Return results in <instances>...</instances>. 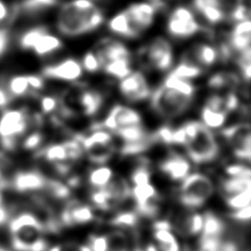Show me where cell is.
<instances>
[{
	"label": "cell",
	"instance_id": "9a60e30c",
	"mask_svg": "<svg viewBox=\"0 0 251 251\" xmlns=\"http://www.w3.org/2000/svg\"><path fill=\"white\" fill-rule=\"evenodd\" d=\"M159 9L160 7L148 0L131 3L126 11L135 28L142 34L154 24Z\"/></svg>",
	"mask_w": 251,
	"mask_h": 251
},
{
	"label": "cell",
	"instance_id": "ac0fdd59",
	"mask_svg": "<svg viewBox=\"0 0 251 251\" xmlns=\"http://www.w3.org/2000/svg\"><path fill=\"white\" fill-rule=\"evenodd\" d=\"M185 54L203 69L213 67L223 59L221 48L210 42L196 43Z\"/></svg>",
	"mask_w": 251,
	"mask_h": 251
},
{
	"label": "cell",
	"instance_id": "30bf717a",
	"mask_svg": "<svg viewBox=\"0 0 251 251\" xmlns=\"http://www.w3.org/2000/svg\"><path fill=\"white\" fill-rule=\"evenodd\" d=\"M145 65L157 72L170 71L175 62V51L169 39L157 36L145 45L141 50Z\"/></svg>",
	"mask_w": 251,
	"mask_h": 251
},
{
	"label": "cell",
	"instance_id": "bcb514c9",
	"mask_svg": "<svg viewBox=\"0 0 251 251\" xmlns=\"http://www.w3.org/2000/svg\"><path fill=\"white\" fill-rule=\"evenodd\" d=\"M11 34L7 27H0V58L6 53L10 45Z\"/></svg>",
	"mask_w": 251,
	"mask_h": 251
},
{
	"label": "cell",
	"instance_id": "7c38bea8",
	"mask_svg": "<svg viewBox=\"0 0 251 251\" xmlns=\"http://www.w3.org/2000/svg\"><path fill=\"white\" fill-rule=\"evenodd\" d=\"M41 75L45 78L68 83H76L82 78L84 71L79 60L67 57L44 66L41 70Z\"/></svg>",
	"mask_w": 251,
	"mask_h": 251
},
{
	"label": "cell",
	"instance_id": "d6986e66",
	"mask_svg": "<svg viewBox=\"0 0 251 251\" xmlns=\"http://www.w3.org/2000/svg\"><path fill=\"white\" fill-rule=\"evenodd\" d=\"M107 28L116 36L126 39H135L141 35L130 21L126 9L118 12L108 20Z\"/></svg>",
	"mask_w": 251,
	"mask_h": 251
},
{
	"label": "cell",
	"instance_id": "f5cc1de1",
	"mask_svg": "<svg viewBox=\"0 0 251 251\" xmlns=\"http://www.w3.org/2000/svg\"><path fill=\"white\" fill-rule=\"evenodd\" d=\"M49 251H61V249H60V247H53Z\"/></svg>",
	"mask_w": 251,
	"mask_h": 251
},
{
	"label": "cell",
	"instance_id": "f6af8a7d",
	"mask_svg": "<svg viewBox=\"0 0 251 251\" xmlns=\"http://www.w3.org/2000/svg\"><path fill=\"white\" fill-rule=\"evenodd\" d=\"M88 246L91 251H107V235H93Z\"/></svg>",
	"mask_w": 251,
	"mask_h": 251
},
{
	"label": "cell",
	"instance_id": "8d00e7d4",
	"mask_svg": "<svg viewBox=\"0 0 251 251\" xmlns=\"http://www.w3.org/2000/svg\"><path fill=\"white\" fill-rule=\"evenodd\" d=\"M107 251H128V239L124 232H111L107 235Z\"/></svg>",
	"mask_w": 251,
	"mask_h": 251
},
{
	"label": "cell",
	"instance_id": "60d3db41",
	"mask_svg": "<svg viewBox=\"0 0 251 251\" xmlns=\"http://www.w3.org/2000/svg\"><path fill=\"white\" fill-rule=\"evenodd\" d=\"M229 217L233 221H236L239 223L251 222V204H249L245 207H242L240 209L231 210Z\"/></svg>",
	"mask_w": 251,
	"mask_h": 251
},
{
	"label": "cell",
	"instance_id": "cb8c5ba5",
	"mask_svg": "<svg viewBox=\"0 0 251 251\" xmlns=\"http://www.w3.org/2000/svg\"><path fill=\"white\" fill-rule=\"evenodd\" d=\"M58 0H21L12 8V18L16 19L20 15H36L56 6Z\"/></svg>",
	"mask_w": 251,
	"mask_h": 251
},
{
	"label": "cell",
	"instance_id": "9c48e42d",
	"mask_svg": "<svg viewBox=\"0 0 251 251\" xmlns=\"http://www.w3.org/2000/svg\"><path fill=\"white\" fill-rule=\"evenodd\" d=\"M168 34L176 39L190 38L202 30V26L192 9L179 5L169 14L166 22Z\"/></svg>",
	"mask_w": 251,
	"mask_h": 251
},
{
	"label": "cell",
	"instance_id": "8fae6325",
	"mask_svg": "<svg viewBox=\"0 0 251 251\" xmlns=\"http://www.w3.org/2000/svg\"><path fill=\"white\" fill-rule=\"evenodd\" d=\"M118 89L122 97L131 103L149 100L152 93L145 74L138 70H133L129 75L120 79Z\"/></svg>",
	"mask_w": 251,
	"mask_h": 251
},
{
	"label": "cell",
	"instance_id": "ab89813d",
	"mask_svg": "<svg viewBox=\"0 0 251 251\" xmlns=\"http://www.w3.org/2000/svg\"><path fill=\"white\" fill-rule=\"evenodd\" d=\"M150 179H151V172L146 163L139 165L131 174L132 185L147 183V182H150Z\"/></svg>",
	"mask_w": 251,
	"mask_h": 251
},
{
	"label": "cell",
	"instance_id": "d6a6232c",
	"mask_svg": "<svg viewBox=\"0 0 251 251\" xmlns=\"http://www.w3.org/2000/svg\"><path fill=\"white\" fill-rule=\"evenodd\" d=\"M113 176L114 175L111 168L101 165L90 173L88 179L90 184L93 187L100 189V188H104L109 184V182L113 178Z\"/></svg>",
	"mask_w": 251,
	"mask_h": 251
},
{
	"label": "cell",
	"instance_id": "e575fe53",
	"mask_svg": "<svg viewBox=\"0 0 251 251\" xmlns=\"http://www.w3.org/2000/svg\"><path fill=\"white\" fill-rule=\"evenodd\" d=\"M62 103H63V100L56 95L45 94L41 96L39 99V107H40L42 116L44 115L51 116V115L57 114L62 106Z\"/></svg>",
	"mask_w": 251,
	"mask_h": 251
},
{
	"label": "cell",
	"instance_id": "4316f807",
	"mask_svg": "<svg viewBox=\"0 0 251 251\" xmlns=\"http://www.w3.org/2000/svg\"><path fill=\"white\" fill-rule=\"evenodd\" d=\"M13 99L35 96L28 81L27 75H14L4 84Z\"/></svg>",
	"mask_w": 251,
	"mask_h": 251
},
{
	"label": "cell",
	"instance_id": "277c9868",
	"mask_svg": "<svg viewBox=\"0 0 251 251\" xmlns=\"http://www.w3.org/2000/svg\"><path fill=\"white\" fill-rule=\"evenodd\" d=\"M12 245L18 251H45L47 243L44 239L42 223L30 213H22L10 222Z\"/></svg>",
	"mask_w": 251,
	"mask_h": 251
},
{
	"label": "cell",
	"instance_id": "f1b7e54d",
	"mask_svg": "<svg viewBox=\"0 0 251 251\" xmlns=\"http://www.w3.org/2000/svg\"><path fill=\"white\" fill-rule=\"evenodd\" d=\"M102 71L108 76L120 80L133 71L132 59H118L105 62L102 66Z\"/></svg>",
	"mask_w": 251,
	"mask_h": 251
},
{
	"label": "cell",
	"instance_id": "1f68e13d",
	"mask_svg": "<svg viewBox=\"0 0 251 251\" xmlns=\"http://www.w3.org/2000/svg\"><path fill=\"white\" fill-rule=\"evenodd\" d=\"M237 83V76L234 75L232 73L228 72H221L212 75L207 84L210 88L214 89L215 91H220L227 87H232Z\"/></svg>",
	"mask_w": 251,
	"mask_h": 251
},
{
	"label": "cell",
	"instance_id": "4fadbf2b",
	"mask_svg": "<svg viewBox=\"0 0 251 251\" xmlns=\"http://www.w3.org/2000/svg\"><path fill=\"white\" fill-rule=\"evenodd\" d=\"M233 154L240 160L251 163V125L239 123L223 130Z\"/></svg>",
	"mask_w": 251,
	"mask_h": 251
},
{
	"label": "cell",
	"instance_id": "44dd1931",
	"mask_svg": "<svg viewBox=\"0 0 251 251\" xmlns=\"http://www.w3.org/2000/svg\"><path fill=\"white\" fill-rule=\"evenodd\" d=\"M13 187L20 192L35 191L46 186L47 180L43 175L36 171L18 173L13 178Z\"/></svg>",
	"mask_w": 251,
	"mask_h": 251
},
{
	"label": "cell",
	"instance_id": "3957f363",
	"mask_svg": "<svg viewBox=\"0 0 251 251\" xmlns=\"http://www.w3.org/2000/svg\"><path fill=\"white\" fill-rule=\"evenodd\" d=\"M185 140L183 147L187 158L195 164L214 161L220 152L218 140L212 129L201 121H187L181 125Z\"/></svg>",
	"mask_w": 251,
	"mask_h": 251
},
{
	"label": "cell",
	"instance_id": "f546056e",
	"mask_svg": "<svg viewBox=\"0 0 251 251\" xmlns=\"http://www.w3.org/2000/svg\"><path fill=\"white\" fill-rule=\"evenodd\" d=\"M250 187L251 176H228L221 183V189L225 198L240 193Z\"/></svg>",
	"mask_w": 251,
	"mask_h": 251
},
{
	"label": "cell",
	"instance_id": "9f6ffc18",
	"mask_svg": "<svg viewBox=\"0 0 251 251\" xmlns=\"http://www.w3.org/2000/svg\"><path fill=\"white\" fill-rule=\"evenodd\" d=\"M164 1H165V0H162V2H164Z\"/></svg>",
	"mask_w": 251,
	"mask_h": 251
},
{
	"label": "cell",
	"instance_id": "11a10c76",
	"mask_svg": "<svg viewBox=\"0 0 251 251\" xmlns=\"http://www.w3.org/2000/svg\"><path fill=\"white\" fill-rule=\"evenodd\" d=\"M0 204H2V194L0 192Z\"/></svg>",
	"mask_w": 251,
	"mask_h": 251
},
{
	"label": "cell",
	"instance_id": "83f0119b",
	"mask_svg": "<svg viewBox=\"0 0 251 251\" xmlns=\"http://www.w3.org/2000/svg\"><path fill=\"white\" fill-rule=\"evenodd\" d=\"M226 225L224 221L213 213L204 214V224L203 228L200 233V238L206 239H222L225 232Z\"/></svg>",
	"mask_w": 251,
	"mask_h": 251
},
{
	"label": "cell",
	"instance_id": "c3c4849f",
	"mask_svg": "<svg viewBox=\"0 0 251 251\" xmlns=\"http://www.w3.org/2000/svg\"><path fill=\"white\" fill-rule=\"evenodd\" d=\"M12 18V9L4 0H0V25Z\"/></svg>",
	"mask_w": 251,
	"mask_h": 251
},
{
	"label": "cell",
	"instance_id": "d4e9b609",
	"mask_svg": "<svg viewBox=\"0 0 251 251\" xmlns=\"http://www.w3.org/2000/svg\"><path fill=\"white\" fill-rule=\"evenodd\" d=\"M62 47L63 41L61 37L48 30L37 39V41L31 48V51L36 56L44 58L61 50Z\"/></svg>",
	"mask_w": 251,
	"mask_h": 251
},
{
	"label": "cell",
	"instance_id": "8992f818",
	"mask_svg": "<svg viewBox=\"0 0 251 251\" xmlns=\"http://www.w3.org/2000/svg\"><path fill=\"white\" fill-rule=\"evenodd\" d=\"M31 116L25 107H8L0 115V142L6 149H12L31 123Z\"/></svg>",
	"mask_w": 251,
	"mask_h": 251
},
{
	"label": "cell",
	"instance_id": "5bb4252c",
	"mask_svg": "<svg viewBox=\"0 0 251 251\" xmlns=\"http://www.w3.org/2000/svg\"><path fill=\"white\" fill-rule=\"evenodd\" d=\"M100 124L103 127L114 133L120 128L143 123L142 117L136 109L124 104H115Z\"/></svg>",
	"mask_w": 251,
	"mask_h": 251
},
{
	"label": "cell",
	"instance_id": "681fc988",
	"mask_svg": "<svg viewBox=\"0 0 251 251\" xmlns=\"http://www.w3.org/2000/svg\"><path fill=\"white\" fill-rule=\"evenodd\" d=\"M8 220V212L5 209V207L0 204V226L4 225Z\"/></svg>",
	"mask_w": 251,
	"mask_h": 251
},
{
	"label": "cell",
	"instance_id": "e0dca14e",
	"mask_svg": "<svg viewBox=\"0 0 251 251\" xmlns=\"http://www.w3.org/2000/svg\"><path fill=\"white\" fill-rule=\"evenodd\" d=\"M189 159L183 155L170 153L160 164V170L172 180L181 181L190 173Z\"/></svg>",
	"mask_w": 251,
	"mask_h": 251
},
{
	"label": "cell",
	"instance_id": "603a6c76",
	"mask_svg": "<svg viewBox=\"0 0 251 251\" xmlns=\"http://www.w3.org/2000/svg\"><path fill=\"white\" fill-rule=\"evenodd\" d=\"M78 105L81 113L86 117L97 115L104 104L103 94L93 88H83L78 94Z\"/></svg>",
	"mask_w": 251,
	"mask_h": 251
},
{
	"label": "cell",
	"instance_id": "f35d334b",
	"mask_svg": "<svg viewBox=\"0 0 251 251\" xmlns=\"http://www.w3.org/2000/svg\"><path fill=\"white\" fill-rule=\"evenodd\" d=\"M236 64L242 78L251 82V47L238 54Z\"/></svg>",
	"mask_w": 251,
	"mask_h": 251
},
{
	"label": "cell",
	"instance_id": "db71d44e",
	"mask_svg": "<svg viewBox=\"0 0 251 251\" xmlns=\"http://www.w3.org/2000/svg\"><path fill=\"white\" fill-rule=\"evenodd\" d=\"M0 251H8V250L5 249V248H3V247H0Z\"/></svg>",
	"mask_w": 251,
	"mask_h": 251
},
{
	"label": "cell",
	"instance_id": "816d5d0a",
	"mask_svg": "<svg viewBox=\"0 0 251 251\" xmlns=\"http://www.w3.org/2000/svg\"><path fill=\"white\" fill-rule=\"evenodd\" d=\"M80 251H91V250H90L89 246L87 245V246H82V247L80 248Z\"/></svg>",
	"mask_w": 251,
	"mask_h": 251
},
{
	"label": "cell",
	"instance_id": "74e56055",
	"mask_svg": "<svg viewBox=\"0 0 251 251\" xmlns=\"http://www.w3.org/2000/svg\"><path fill=\"white\" fill-rule=\"evenodd\" d=\"M226 205L231 209V210H236L240 209L242 207H245L249 204H251V187L237 193L232 196H228L225 198Z\"/></svg>",
	"mask_w": 251,
	"mask_h": 251
},
{
	"label": "cell",
	"instance_id": "5b68a950",
	"mask_svg": "<svg viewBox=\"0 0 251 251\" xmlns=\"http://www.w3.org/2000/svg\"><path fill=\"white\" fill-rule=\"evenodd\" d=\"M239 106V98L232 90L214 91L210 94L200 110V121L210 129L223 127L228 115Z\"/></svg>",
	"mask_w": 251,
	"mask_h": 251
},
{
	"label": "cell",
	"instance_id": "7bdbcfd3",
	"mask_svg": "<svg viewBox=\"0 0 251 251\" xmlns=\"http://www.w3.org/2000/svg\"><path fill=\"white\" fill-rule=\"evenodd\" d=\"M137 222V215L133 212H126L117 216L114 220V223L118 226H134Z\"/></svg>",
	"mask_w": 251,
	"mask_h": 251
},
{
	"label": "cell",
	"instance_id": "7a4b0ae2",
	"mask_svg": "<svg viewBox=\"0 0 251 251\" xmlns=\"http://www.w3.org/2000/svg\"><path fill=\"white\" fill-rule=\"evenodd\" d=\"M105 16L95 0H69L63 3L56 16V28L66 37H77L99 28Z\"/></svg>",
	"mask_w": 251,
	"mask_h": 251
},
{
	"label": "cell",
	"instance_id": "484cf974",
	"mask_svg": "<svg viewBox=\"0 0 251 251\" xmlns=\"http://www.w3.org/2000/svg\"><path fill=\"white\" fill-rule=\"evenodd\" d=\"M203 71L204 69L202 67L196 64L184 53L179 62L176 66H173V68L169 71V74L180 78L193 81L197 77L201 76Z\"/></svg>",
	"mask_w": 251,
	"mask_h": 251
},
{
	"label": "cell",
	"instance_id": "b9f144b4",
	"mask_svg": "<svg viewBox=\"0 0 251 251\" xmlns=\"http://www.w3.org/2000/svg\"><path fill=\"white\" fill-rule=\"evenodd\" d=\"M226 173L228 176H251V168L241 164H232L226 168Z\"/></svg>",
	"mask_w": 251,
	"mask_h": 251
},
{
	"label": "cell",
	"instance_id": "f907efd6",
	"mask_svg": "<svg viewBox=\"0 0 251 251\" xmlns=\"http://www.w3.org/2000/svg\"><path fill=\"white\" fill-rule=\"evenodd\" d=\"M145 251H160V249H159L158 245H155V244H149V245L146 247Z\"/></svg>",
	"mask_w": 251,
	"mask_h": 251
},
{
	"label": "cell",
	"instance_id": "7dc6e473",
	"mask_svg": "<svg viewBox=\"0 0 251 251\" xmlns=\"http://www.w3.org/2000/svg\"><path fill=\"white\" fill-rule=\"evenodd\" d=\"M12 100L13 98L7 91L4 84H0V111L7 109L10 106Z\"/></svg>",
	"mask_w": 251,
	"mask_h": 251
},
{
	"label": "cell",
	"instance_id": "836d02e7",
	"mask_svg": "<svg viewBox=\"0 0 251 251\" xmlns=\"http://www.w3.org/2000/svg\"><path fill=\"white\" fill-rule=\"evenodd\" d=\"M92 218L93 213L91 209L84 205L75 206L69 209L64 217L68 224H84L91 221Z\"/></svg>",
	"mask_w": 251,
	"mask_h": 251
},
{
	"label": "cell",
	"instance_id": "52a82bcc",
	"mask_svg": "<svg viewBox=\"0 0 251 251\" xmlns=\"http://www.w3.org/2000/svg\"><path fill=\"white\" fill-rule=\"evenodd\" d=\"M214 192L212 179L204 174H189L178 189V201L187 209H196L203 206Z\"/></svg>",
	"mask_w": 251,
	"mask_h": 251
},
{
	"label": "cell",
	"instance_id": "4dcf8cb0",
	"mask_svg": "<svg viewBox=\"0 0 251 251\" xmlns=\"http://www.w3.org/2000/svg\"><path fill=\"white\" fill-rule=\"evenodd\" d=\"M48 30V27L43 25H34L25 29L18 38V44L20 48L23 50H31L37 39Z\"/></svg>",
	"mask_w": 251,
	"mask_h": 251
},
{
	"label": "cell",
	"instance_id": "ee69618b",
	"mask_svg": "<svg viewBox=\"0 0 251 251\" xmlns=\"http://www.w3.org/2000/svg\"><path fill=\"white\" fill-rule=\"evenodd\" d=\"M43 135L40 131H32L24 140V147L25 149H35L42 142Z\"/></svg>",
	"mask_w": 251,
	"mask_h": 251
},
{
	"label": "cell",
	"instance_id": "6da1fadb",
	"mask_svg": "<svg viewBox=\"0 0 251 251\" xmlns=\"http://www.w3.org/2000/svg\"><path fill=\"white\" fill-rule=\"evenodd\" d=\"M196 87L192 80L168 73L149 98L152 110L162 118L175 119L186 113L194 102Z\"/></svg>",
	"mask_w": 251,
	"mask_h": 251
},
{
	"label": "cell",
	"instance_id": "ffe728a7",
	"mask_svg": "<svg viewBox=\"0 0 251 251\" xmlns=\"http://www.w3.org/2000/svg\"><path fill=\"white\" fill-rule=\"evenodd\" d=\"M96 52L102 61V66L105 62L112 60L132 59L129 48L124 42L116 39H103L99 43Z\"/></svg>",
	"mask_w": 251,
	"mask_h": 251
},
{
	"label": "cell",
	"instance_id": "7402d4cb",
	"mask_svg": "<svg viewBox=\"0 0 251 251\" xmlns=\"http://www.w3.org/2000/svg\"><path fill=\"white\" fill-rule=\"evenodd\" d=\"M204 224V215L200 213H187L176 217L173 227L186 236H194L201 233Z\"/></svg>",
	"mask_w": 251,
	"mask_h": 251
},
{
	"label": "cell",
	"instance_id": "ba28073f",
	"mask_svg": "<svg viewBox=\"0 0 251 251\" xmlns=\"http://www.w3.org/2000/svg\"><path fill=\"white\" fill-rule=\"evenodd\" d=\"M78 139L83 151L95 164L103 165L114 152L113 133L103 127L100 123L94 125L87 135L80 136Z\"/></svg>",
	"mask_w": 251,
	"mask_h": 251
},
{
	"label": "cell",
	"instance_id": "2e32d148",
	"mask_svg": "<svg viewBox=\"0 0 251 251\" xmlns=\"http://www.w3.org/2000/svg\"><path fill=\"white\" fill-rule=\"evenodd\" d=\"M226 46L230 53L240 54L251 47V18L233 23L227 35Z\"/></svg>",
	"mask_w": 251,
	"mask_h": 251
},
{
	"label": "cell",
	"instance_id": "d590c367",
	"mask_svg": "<svg viewBox=\"0 0 251 251\" xmlns=\"http://www.w3.org/2000/svg\"><path fill=\"white\" fill-rule=\"evenodd\" d=\"M80 63L83 71L88 74H94L102 70V61L96 50L86 51L83 54Z\"/></svg>",
	"mask_w": 251,
	"mask_h": 251
}]
</instances>
